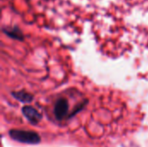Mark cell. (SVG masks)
I'll list each match as a JSON object with an SVG mask.
<instances>
[{
    "label": "cell",
    "mask_w": 148,
    "mask_h": 147,
    "mask_svg": "<svg viewBox=\"0 0 148 147\" xmlns=\"http://www.w3.org/2000/svg\"><path fill=\"white\" fill-rule=\"evenodd\" d=\"M10 137L19 143L28 145H37L41 142L40 135L34 131H27L22 129H11L9 132Z\"/></svg>",
    "instance_id": "cell-1"
},
{
    "label": "cell",
    "mask_w": 148,
    "mask_h": 147,
    "mask_svg": "<svg viewBox=\"0 0 148 147\" xmlns=\"http://www.w3.org/2000/svg\"><path fill=\"white\" fill-rule=\"evenodd\" d=\"M53 113L55 118L61 121L64 120L65 118L68 119L69 117V101L66 98L61 97L56 101V103L54 105Z\"/></svg>",
    "instance_id": "cell-2"
},
{
    "label": "cell",
    "mask_w": 148,
    "mask_h": 147,
    "mask_svg": "<svg viewBox=\"0 0 148 147\" xmlns=\"http://www.w3.org/2000/svg\"><path fill=\"white\" fill-rule=\"evenodd\" d=\"M22 113L31 125H37L42 119V115L32 106H23Z\"/></svg>",
    "instance_id": "cell-3"
},
{
    "label": "cell",
    "mask_w": 148,
    "mask_h": 147,
    "mask_svg": "<svg viewBox=\"0 0 148 147\" xmlns=\"http://www.w3.org/2000/svg\"><path fill=\"white\" fill-rule=\"evenodd\" d=\"M3 32L8 36L9 37L17 40V41H23L24 40V35L23 33V31L16 26L14 27H7V28H3Z\"/></svg>",
    "instance_id": "cell-4"
},
{
    "label": "cell",
    "mask_w": 148,
    "mask_h": 147,
    "mask_svg": "<svg viewBox=\"0 0 148 147\" xmlns=\"http://www.w3.org/2000/svg\"><path fill=\"white\" fill-rule=\"evenodd\" d=\"M11 95L16 100H17L18 101L23 102V103H26V104L30 103L34 100V95L31 94L30 93H28V92L24 91V90L13 91V92H11Z\"/></svg>",
    "instance_id": "cell-5"
},
{
    "label": "cell",
    "mask_w": 148,
    "mask_h": 147,
    "mask_svg": "<svg viewBox=\"0 0 148 147\" xmlns=\"http://www.w3.org/2000/svg\"><path fill=\"white\" fill-rule=\"evenodd\" d=\"M87 104H88V100H86V101H84L81 102L80 104H78V105H77V106L73 109V111L71 112V113H69V115L68 119H70V118L74 117L75 115H76L79 112H81V111L84 108V107H85Z\"/></svg>",
    "instance_id": "cell-6"
}]
</instances>
